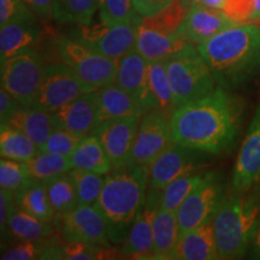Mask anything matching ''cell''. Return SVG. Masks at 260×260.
Masks as SVG:
<instances>
[{
    "mask_svg": "<svg viewBox=\"0 0 260 260\" xmlns=\"http://www.w3.org/2000/svg\"><path fill=\"white\" fill-rule=\"evenodd\" d=\"M170 122L175 142L209 154L229 148L237 133L235 105L222 87L182 104L171 113Z\"/></svg>",
    "mask_w": 260,
    "mask_h": 260,
    "instance_id": "obj_1",
    "label": "cell"
},
{
    "mask_svg": "<svg viewBox=\"0 0 260 260\" xmlns=\"http://www.w3.org/2000/svg\"><path fill=\"white\" fill-rule=\"evenodd\" d=\"M216 82L233 86L260 64V25L234 24L198 46Z\"/></svg>",
    "mask_w": 260,
    "mask_h": 260,
    "instance_id": "obj_2",
    "label": "cell"
},
{
    "mask_svg": "<svg viewBox=\"0 0 260 260\" xmlns=\"http://www.w3.org/2000/svg\"><path fill=\"white\" fill-rule=\"evenodd\" d=\"M149 183V168L129 164L107 174L96 201L105 217L110 241L121 243L146 203V188Z\"/></svg>",
    "mask_w": 260,
    "mask_h": 260,
    "instance_id": "obj_3",
    "label": "cell"
},
{
    "mask_svg": "<svg viewBox=\"0 0 260 260\" xmlns=\"http://www.w3.org/2000/svg\"><path fill=\"white\" fill-rule=\"evenodd\" d=\"M247 191L224 197L212 222L219 259H239L251 248L260 220V195Z\"/></svg>",
    "mask_w": 260,
    "mask_h": 260,
    "instance_id": "obj_4",
    "label": "cell"
},
{
    "mask_svg": "<svg viewBox=\"0 0 260 260\" xmlns=\"http://www.w3.org/2000/svg\"><path fill=\"white\" fill-rule=\"evenodd\" d=\"M165 67L177 107L207 95L216 88L212 71L193 44L168 58Z\"/></svg>",
    "mask_w": 260,
    "mask_h": 260,
    "instance_id": "obj_5",
    "label": "cell"
},
{
    "mask_svg": "<svg viewBox=\"0 0 260 260\" xmlns=\"http://www.w3.org/2000/svg\"><path fill=\"white\" fill-rule=\"evenodd\" d=\"M61 63L67 64L84 83L94 89L115 82L117 60L98 53L82 42L61 38L57 44Z\"/></svg>",
    "mask_w": 260,
    "mask_h": 260,
    "instance_id": "obj_6",
    "label": "cell"
},
{
    "mask_svg": "<svg viewBox=\"0 0 260 260\" xmlns=\"http://www.w3.org/2000/svg\"><path fill=\"white\" fill-rule=\"evenodd\" d=\"M41 58L32 48L2 61V87L17 100L21 106H32L44 76Z\"/></svg>",
    "mask_w": 260,
    "mask_h": 260,
    "instance_id": "obj_7",
    "label": "cell"
},
{
    "mask_svg": "<svg viewBox=\"0 0 260 260\" xmlns=\"http://www.w3.org/2000/svg\"><path fill=\"white\" fill-rule=\"evenodd\" d=\"M224 197V188L218 176L212 172H207L206 178L176 210L180 236L212 220Z\"/></svg>",
    "mask_w": 260,
    "mask_h": 260,
    "instance_id": "obj_8",
    "label": "cell"
},
{
    "mask_svg": "<svg viewBox=\"0 0 260 260\" xmlns=\"http://www.w3.org/2000/svg\"><path fill=\"white\" fill-rule=\"evenodd\" d=\"M89 90L96 89L84 83L67 64H51L45 68L40 88L32 106L53 113Z\"/></svg>",
    "mask_w": 260,
    "mask_h": 260,
    "instance_id": "obj_9",
    "label": "cell"
},
{
    "mask_svg": "<svg viewBox=\"0 0 260 260\" xmlns=\"http://www.w3.org/2000/svg\"><path fill=\"white\" fill-rule=\"evenodd\" d=\"M139 24H76L73 39L82 42L98 53L119 59L135 50Z\"/></svg>",
    "mask_w": 260,
    "mask_h": 260,
    "instance_id": "obj_10",
    "label": "cell"
},
{
    "mask_svg": "<svg viewBox=\"0 0 260 260\" xmlns=\"http://www.w3.org/2000/svg\"><path fill=\"white\" fill-rule=\"evenodd\" d=\"M170 119L171 115L160 110H152L145 113L140 121L130 155V164L149 168L159 154L174 141Z\"/></svg>",
    "mask_w": 260,
    "mask_h": 260,
    "instance_id": "obj_11",
    "label": "cell"
},
{
    "mask_svg": "<svg viewBox=\"0 0 260 260\" xmlns=\"http://www.w3.org/2000/svg\"><path fill=\"white\" fill-rule=\"evenodd\" d=\"M56 219L65 241L110 245L106 219L96 205L80 204L70 212L56 217Z\"/></svg>",
    "mask_w": 260,
    "mask_h": 260,
    "instance_id": "obj_12",
    "label": "cell"
},
{
    "mask_svg": "<svg viewBox=\"0 0 260 260\" xmlns=\"http://www.w3.org/2000/svg\"><path fill=\"white\" fill-rule=\"evenodd\" d=\"M140 118V116H128L111 119L92 130L102 142L112 165V170L130 164V155L138 134Z\"/></svg>",
    "mask_w": 260,
    "mask_h": 260,
    "instance_id": "obj_13",
    "label": "cell"
},
{
    "mask_svg": "<svg viewBox=\"0 0 260 260\" xmlns=\"http://www.w3.org/2000/svg\"><path fill=\"white\" fill-rule=\"evenodd\" d=\"M200 152L172 141L149 167V189L162 190L176 178L194 174Z\"/></svg>",
    "mask_w": 260,
    "mask_h": 260,
    "instance_id": "obj_14",
    "label": "cell"
},
{
    "mask_svg": "<svg viewBox=\"0 0 260 260\" xmlns=\"http://www.w3.org/2000/svg\"><path fill=\"white\" fill-rule=\"evenodd\" d=\"M115 83L134 98L144 113L157 110V104L149 86L148 61L136 50L117 59Z\"/></svg>",
    "mask_w": 260,
    "mask_h": 260,
    "instance_id": "obj_15",
    "label": "cell"
},
{
    "mask_svg": "<svg viewBox=\"0 0 260 260\" xmlns=\"http://www.w3.org/2000/svg\"><path fill=\"white\" fill-rule=\"evenodd\" d=\"M159 190L149 189L144 209L132 224L128 236L122 242L119 249L122 255L130 258H154L153 253V219L155 212L160 209V198H157Z\"/></svg>",
    "mask_w": 260,
    "mask_h": 260,
    "instance_id": "obj_16",
    "label": "cell"
},
{
    "mask_svg": "<svg viewBox=\"0 0 260 260\" xmlns=\"http://www.w3.org/2000/svg\"><path fill=\"white\" fill-rule=\"evenodd\" d=\"M260 180V105L243 140L233 171L235 191H248Z\"/></svg>",
    "mask_w": 260,
    "mask_h": 260,
    "instance_id": "obj_17",
    "label": "cell"
},
{
    "mask_svg": "<svg viewBox=\"0 0 260 260\" xmlns=\"http://www.w3.org/2000/svg\"><path fill=\"white\" fill-rule=\"evenodd\" d=\"M98 107V89L81 94L73 102L52 113L53 125L84 138L95 126Z\"/></svg>",
    "mask_w": 260,
    "mask_h": 260,
    "instance_id": "obj_18",
    "label": "cell"
},
{
    "mask_svg": "<svg viewBox=\"0 0 260 260\" xmlns=\"http://www.w3.org/2000/svg\"><path fill=\"white\" fill-rule=\"evenodd\" d=\"M234 24L222 10L190 5L178 34L189 44L200 45Z\"/></svg>",
    "mask_w": 260,
    "mask_h": 260,
    "instance_id": "obj_19",
    "label": "cell"
},
{
    "mask_svg": "<svg viewBox=\"0 0 260 260\" xmlns=\"http://www.w3.org/2000/svg\"><path fill=\"white\" fill-rule=\"evenodd\" d=\"M144 115L145 113L139 103L125 89L115 82L98 89L95 126L111 119L128 116L142 117Z\"/></svg>",
    "mask_w": 260,
    "mask_h": 260,
    "instance_id": "obj_20",
    "label": "cell"
},
{
    "mask_svg": "<svg viewBox=\"0 0 260 260\" xmlns=\"http://www.w3.org/2000/svg\"><path fill=\"white\" fill-rule=\"evenodd\" d=\"M35 16L31 14L0 27V60L28 50L39 40L40 28Z\"/></svg>",
    "mask_w": 260,
    "mask_h": 260,
    "instance_id": "obj_21",
    "label": "cell"
},
{
    "mask_svg": "<svg viewBox=\"0 0 260 260\" xmlns=\"http://www.w3.org/2000/svg\"><path fill=\"white\" fill-rule=\"evenodd\" d=\"M189 44L180 34H164L140 23L136 29L135 50L146 60H167Z\"/></svg>",
    "mask_w": 260,
    "mask_h": 260,
    "instance_id": "obj_22",
    "label": "cell"
},
{
    "mask_svg": "<svg viewBox=\"0 0 260 260\" xmlns=\"http://www.w3.org/2000/svg\"><path fill=\"white\" fill-rule=\"evenodd\" d=\"M176 259L214 260L219 259L218 247L214 237L213 222L191 229L180 237Z\"/></svg>",
    "mask_w": 260,
    "mask_h": 260,
    "instance_id": "obj_23",
    "label": "cell"
},
{
    "mask_svg": "<svg viewBox=\"0 0 260 260\" xmlns=\"http://www.w3.org/2000/svg\"><path fill=\"white\" fill-rule=\"evenodd\" d=\"M10 125L28 135L39 149L46 144L54 129L52 113L37 106H19L10 121Z\"/></svg>",
    "mask_w": 260,
    "mask_h": 260,
    "instance_id": "obj_24",
    "label": "cell"
},
{
    "mask_svg": "<svg viewBox=\"0 0 260 260\" xmlns=\"http://www.w3.org/2000/svg\"><path fill=\"white\" fill-rule=\"evenodd\" d=\"M180 237L176 212L159 209L153 219L154 259H176Z\"/></svg>",
    "mask_w": 260,
    "mask_h": 260,
    "instance_id": "obj_25",
    "label": "cell"
},
{
    "mask_svg": "<svg viewBox=\"0 0 260 260\" xmlns=\"http://www.w3.org/2000/svg\"><path fill=\"white\" fill-rule=\"evenodd\" d=\"M73 169L107 175L112 171V165L102 142L95 134L86 135L75 148L70 157Z\"/></svg>",
    "mask_w": 260,
    "mask_h": 260,
    "instance_id": "obj_26",
    "label": "cell"
},
{
    "mask_svg": "<svg viewBox=\"0 0 260 260\" xmlns=\"http://www.w3.org/2000/svg\"><path fill=\"white\" fill-rule=\"evenodd\" d=\"M16 204L19 210L24 211L37 218L52 222L56 218V213L52 209L48 199L47 188L44 181L32 180L15 194Z\"/></svg>",
    "mask_w": 260,
    "mask_h": 260,
    "instance_id": "obj_27",
    "label": "cell"
},
{
    "mask_svg": "<svg viewBox=\"0 0 260 260\" xmlns=\"http://www.w3.org/2000/svg\"><path fill=\"white\" fill-rule=\"evenodd\" d=\"M122 255L121 252L110 248V246H98L84 242H68L65 245L48 246L42 253L41 259L54 260H94L115 259Z\"/></svg>",
    "mask_w": 260,
    "mask_h": 260,
    "instance_id": "obj_28",
    "label": "cell"
},
{
    "mask_svg": "<svg viewBox=\"0 0 260 260\" xmlns=\"http://www.w3.org/2000/svg\"><path fill=\"white\" fill-rule=\"evenodd\" d=\"M40 149L32 140L10 124H2L0 132V155L2 158L27 162Z\"/></svg>",
    "mask_w": 260,
    "mask_h": 260,
    "instance_id": "obj_29",
    "label": "cell"
},
{
    "mask_svg": "<svg viewBox=\"0 0 260 260\" xmlns=\"http://www.w3.org/2000/svg\"><path fill=\"white\" fill-rule=\"evenodd\" d=\"M44 182L46 184L48 199L56 217L70 212L80 205L76 186L69 172L48 178Z\"/></svg>",
    "mask_w": 260,
    "mask_h": 260,
    "instance_id": "obj_30",
    "label": "cell"
},
{
    "mask_svg": "<svg viewBox=\"0 0 260 260\" xmlns=\"http://www.w3.org/2000/svg\"><path fill=\"white\" fill-rule=\"evenodd\" d=\"M189 8L190 5L187 0H172L170 4L155 15L142 18L141 24L164 34H177Z\"/></svg>",
    "mask_w": 260,
    "mask_h": 260,
    "instance_id": "obj_31",
    "label": "cell"
},
{
    "mask_svg": "<svg viewBox=\"0 0 260 260\" xmlns=\"http://www.w3.org/2000/svg\"><path fill=\"white\" fill-rule=\"evenodd\" d=\"M148 77L152 94L157 104V110L171 115L177 109V105L169 82L165 60L148 61Z\"/></svg>",
    "mask_w": 260,
    "mask_h": 260,
    "instance_id": "obj_32",
    "label": "cell"
},
{
    "mask_svg": "<svg viewBox=\"0 0 260 260\" xmlns=\"http://www.w3.org/2000/svg\"><path fill=\"white\" fill-rule=\"evenodd\" d=\"M8 229L22 241H38L53 233L50 222H45L22 210H16L9 220Z\"/></svg>",
    "mask_w": 260,
    "mask_h": 260,
    "instance_id": "obj_33",
    "label": "cell"
},
{
    "mask_svg": "<svg viewBox=\"0 0 260 260\" xmlns=\"http://www.w3.org/2000/svg\"><path fill=\"white\" fill-rule=\"evenodd\" d=\"M98 9V0H54L53 18L59 23L89 24Z\"/></svg>",
    "mask_w": 260,
    "mask_h": 260,
    "instance_id": "obj_34",
    "label": "cell"
},
{
    "mask_svg": "<svg viewBox=\"0 0 260 260\" xmlns=\"http://www.w3.org/2000/svg\"><path fill=\"white\" fill-rule=\"evenodd\" d=\"M27 165L30 176L39 181H46L48 178L67 174L73 169L69 157L50 152H39L34 158L27 161Z\"/></svg>",
    "mask_w": 260,
    "mask_h": 260,
    "instance_id": "obj_35",
    "label": "cell"
},
{
    "mask_svg": "<svg viewBox=\"0 0 260 260\" xmlns=\"http://www.w3.org/2000/svg\"><path fill=\"white\" fill-rule=\"evenodd\" d=\"M206 176L207 174H190L170 182L161 190L160 209L176 212L183 200L199 186Z\"/></svg>",
    "mask_w": 260,
    "mask_h": 260,
    "instance_id": "obj_36",
    "label": "cell"
},
{
    "mask_svg": "<svg viewBox=\"0 0 260 260\" xmlns=\"http://www.w3.org/2000/svg\"><path fill=\"white\" fill-rule=\"evenodd\" d=\"M100 19L103 23L140 24L141 17L136 14L133 0H98Z\"/></svg>",
    "mask_w": 260,
    "mask_h": 260,
    "instance_id": "obj_37",
    "label": "cell"
},
{
    "mask_svg": "<svg viewBox=\"0 0 260 260\" xmlns=\"http://www.w3.org/2000/svg\"><path fill=\"white\" fill-rule=\"evenodd\" d=\"M69 174L76 186L79 204L95 205L105 182L104 175L81 169H71Z\"/></svg>",
    "mask_w": 260,
    "mask_h": 260,
    "instance_id": "obj_38",
    "label": "cell"
},
{
    "mask_svg": "<svg viewBox=\"0 0 260 260\" xmlns=\"http://www.w3.org/2000/svg\"><path fill=\"white\" fill-rule=\"evenodd\" d=\"M32 180L27 162L2 158L0 160V187L2 190L16 194Z\"/></svg>",
    "mask_w": 260,
    "mask_h": 260,
    "instance_id": "obj_39",
    "label": "cell"
},
{
    "mask_svg": "<svg viewBox=\"0 0 260 260\" xmlns=\"http://www.w3.org/2000/svg\"><path fill=\"white\" fill-rule=\"evenodd\" d=\"M81 139L82 138L68 132V130L54 128L50 138L47 139L46 144L42 146L40 152H50V153L65 155V157L70 158Z\"/></svg>",
    "mask_w": 260,
    "mask_h": 260,
    "instance_id": "obj_40",
    "label": "cell"
},
{
    "mask_svg": "<svg viewBox=\"0 0 260 260\" xmlns=\"http://www.w3.org/2000/svg\"><path fill=\"white\" fill-rule=\"evenodd\" d=\"M222 11L235 24L256 23L255 0H225Z\"/></svg>",
    "mask_w": 260,
    "mask_h": 260,
    "instance_id": "obj_41",
    "label": "cell"
},
{
    "mask_svg": "<svg viewBox=\"0 0 260 260\" xmlns=\"http://www.w3.org/2000/svg\"><path fill=\"white\" fill-rule=\"evenodd\" d=\"M44 243L41 240L38 241H22L19 245L12 247L2 255L3 260H32L41 259L44 253Z\"/></svg>",
    "mask_w": 260,
    "mask_h": 260,
    "instance_id": "obj_42",
    "label": "cell"
},
{
    "mask_svg": "<svg viewBox=\"0 0 260 260\" xmlns=\"http://www.w3.org/2000/svg\"><path fill=\"white\" fill-rule=\"evenodd\" d=\"M31 14L24 0H0V27Z\"/></svg>",
    "mask_w": 260,
    "mask_h": 260,
    "instance_id": "obj_43",
    "label": "cell"
},
{
    "mask_svg": "<svg viewBox=\"0 0 260 260\" xmlns=\"http://www.w3.org/2000/svg\"><path fill=\"white\" fill-rule=\"evenodd\" d=\"M19 106L21 105L17 100L2 87L0 89V121H2V124H10V121Z\"/></svg>",
    "mask_w": 260,
    "mask_h": 260,
    "instance_id": "obj_44",
    "label": "cell"
},
{
    "mask_svg": "<svg viewBox=\"0 0 260 260\" xmlns=\"http://www.w3.org/2000/svg\"><path fill=\"white\" fill-rule=\"evenodd\" d=\"M172 0H133L135 12L141 18L153 16L168 6Z\"/></svg>",
    "mask_w": 260,
    "mask_h": 260,
    "instance_id": "obj_45",
    "label": "cell"
},
{
    "mask_svg": "<svg viewBox=\"0 0 260 260\" xmlns=\"http://www.w3.org/2000/svg\"><path fill=\"white\" fill-rule=\"evenodd\" d=\"M16 199L15 194L10 191L2 190L0 191V225H2V232H4L5 228H8L9 220L12 214L15 213L16 209Z\"/></svg>",
    "mask_w": 260,
    "mask_h": 260,
    "instance_id": "obj_46",
    "label": "cell"
},
{
    "mask_svg": "<svg viewBox=\"0 0 260 260\" xmlns=\"http://www.w3.org/2000/svg\"><path fill=\"white\" fill-rule=\"evenodd\" d=\"M25 5L41 18H53L54 0H24Z\"/></svg>",
    "mask_w": 260,
    "mask_h": 260,
    "instance_id": "obj_47",
    "label": "cell"
},
{
    "mask_svg": "<svg viewBox=\"0 0 260 260\" xmlns=\"http://www.w3.org/2000/svg\"><path fill=\"white\" fill-rule=\"evenodd\" d=\"M251 256L253 259H260V220L256 225L254 236L251 243Z\"/></svg>",
    "mask_w": 260,
    "mask_h": 260,
    "instance_id": "obj_48",
    "label": "cell"
},
{
    "mask_svg": "<svg viewBox=\"0 0 260 260\" xmlns=\"http://www.w3.org/2000/svg\"><path fill=\"white\" fill-rule=\"evenodd\" d=\"M225 0H190V5L204 6L209 9H217L222 10Z\"/></svg>",
    "mask_w": 260,
    "mask_h": 260,
    "instance_id": "obj_49",
    "label": "cell"
},
{
    "mask_svg": "<svg viewBox=\"0 0 260 260\" xmlns=\"http://www.w3.org/2000/svg\"><path fill=\"white\" fill-rule=\"evenodd\" d=\"M187 2H188V3H189V5H190V0H187Z\"/></svg>",
    "mask_w": 260,
    "mask_h": 260,
    "instance_id": "obj_50",
    "label": "cell"
},
{
    "mask_svg": "<svg viewBox=\"0 0 260 260\" xmlns=\"http://www.w3.org/2000/svg\"><path fill=\"white\" fill-rule=\"evenodd\" d=\"M256 24H258V25H260V21H259V22H258V23H256Z\"/></svg>",
    "mask_w": 260,
    "mask_h": 260,
    "instance_id": "obj_51",
    "label": "cell"
}]
</instances>
